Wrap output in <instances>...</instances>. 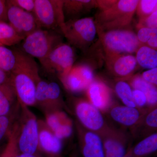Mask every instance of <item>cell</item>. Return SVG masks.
<instances>
[{
  "instance_id": "1",
  "label": "cell",
  "mask_w": 157,
  "mask_h": 157,
  "mask_svg": "<svg viewBox=\"0 0 157 157\" xmlns=\"http://www.w3.org/2000/svg\"><path fill=\"white\" fill-rule=\"evenodd\" d=\"M13 50L16 62L9 74V81L14 88L20 104L28 107L35 106L37 85L41 78L39 66L34 58L19 48Z\"/></svg>"
},
{
  "instance_id": "2",
  "label": "cell",
  "mask_w": 157,
  "mask_h": 157,
  "mask_svg": "<svg viewBox=\"0 0 157 157\" xmlns=\"http://www.w3.org/2000/svg\"><path fill=\"white\" fill-rule=\"evenodd\" d=\"M139 0L96 1L98 11L94 20L98 29L103 31L127 28L131 25Z\"/></svg>"
},
{
  "instance_id": "3",
  "label": "cell",
  "mask_w": 157,
  "mask_h": 157,
  "mask_svg": "<svg viewBox=\"0 0 157 157\" xmlns=\"http://www.w3.org/2000/svg\"><path fill=\"white\" fill-rule=\"evenodd\" d=\"M38 120L29 107L21 104L19 116L11 134L18 153H39Z\"/></svg>"
},
{
  "instance_id": "4",
  "label": "cell",
  "mask_w": 157,
  "mask_h": 157,
  "mask_svg": "<svg viewBox=\"0 0 157 157\" xmlns=\"http://www.w3.org/2000/svg\"><path fill=\"white\" fill-rule=\"evenodd\" d=\"M97 29L105 57L136 52L141 44L137 35L130 28L103 31Z\"/></svg>"
},
{
  "instance_id": "5",
  "label": "cell",
  "mask_w": 157,
  "mask_h": 157,
  "mask_svg": "<svg viewBox=\"0 0 157 157\" xmlns=\"http://www.w3.org/2000/svg\"><path fill=\"white\" fill-rule=\"evenodd\" d=\"M61 33L41 28L37 29L21 42V50L34 58L42 60L54 48L63 43Z\"/></svg>"
},
{
  "instance_id": "6",
  "label": "cell",
  "mask_w": 157,
  "mask_h": 157,
  "mask_svg": "<svg viewBox=\"0 0 157 157\" xmlns=\"http://www.w3.org/2000/svg\"><path fill=\"white\" fill-rule=\"evenodd\" d=\"M64 0H35L33 14L39 28L63 34L66 25Z\"/></svg>"
},
{
  "instance_id": "7",
  "label": "cell",
  "mask_w": 157,
  "mask_h": 157,
  "mask_svg": "<svg viewBox=\"0 0 157 157\" xmlns=\"http://www.w3.org/2000/svg\"><path fill=\"white\" fill-rule=\"evenodd\" d=\"M63 35L69 45L86 51L98 35L95 20L92 17H85L66 21Z\"/></svg>"
},
{
  "instance_id": "8",
  "label": "cell",
  "mask_w": 157,
  "mask_h": 157,
  "mask_svg": "<svg viewBox=\"0 0 157 157\" xmlns=\"http://www.w3.org/2000/svg\"><path fill=\"white\" fill-rule=\"evenodd\" d=\"M73 109L77 122L85 128L101 135L109 127L103 113L88 101L73 99Z\"/></svg>"
},
{
  "instance_id": "9",
  "label": "cell",
  "mask_w": 157,
  "mask_h": 157,
  "mask_svg": "<svg viewBox=\"0 0 157 157\" xmlns=\"http://www.w3.org/2000/svg\"><path fill=\"white\" fill-rule=\"evenodd\" d=\"M74 58L75 54L72 46L63 42L40 63L46 72L57 74L60 78L69 73L73 67Z\"/></svg>"
},
{
  "instance_id": "10",
  "label": "cell",
  "mask_w": 157,
  "mask_h": 157,
  "mask_svg": "<svg viewBox=\"0 0 157 157\" xmlns=\"http://www.w3.org/2000/svg\"><path fill=\"white\" fill-rule=\"evenodd\" d=\"M104 144V157H125L133 138L125 129L109 126L100 135Z\"/></svg>"
},
{
  "instance_id": "11",
  "label": "cell",
  "mask_w": 157,
  "mask_h": 157,
  "mask_svg": "<svg viewBox=\"0 0 157 157\" xmlns=\"http://www.w3.org/2000/svg\"><path fill=\"white\" fill-rule=\"evenodd\" d=\"M60 79L65 88L73 93L85 91L95 80L92 68L86 64L73 66L69 73Z\"/></svg>"
},
{
  "instance_id": "12",
  "label": "cell",
  "mask_w": 157,
  "mask_h": 157,
  "mask_svg": "<svg viewBox=\"0 0 157 157\" xmlns=\"http://www.w3.org/2000/svg\"><path fill=\"white\" fill-rule=\"evenodd\" d=\"M74 125L82 157H104V144L101 136L85 128L77 121L75 122Z\"/></svg>"
},
{
  "instance_id": "13",
  "label": "cell",
  "mask_w": 157,
  "mask_h": 157,
  "mask_svg": "<svg viewBox=\"0 0 157 157\" xmlns=\"http://www.w3.org/2000/svg\"><path fill=\"white\" fill-rule=\"evenodd\" d=\"M7 3L8 22L17 33L25 38L39 29L33 13Z\"/></svg>"
},
{
  "instance_id": "14",
  "label": "cell",
  "mask_w": 157,
  "mask_h": 157,
  "mask_svg": "<svg viewBox=\"0 0 157 157\" xmlns=\"http://www.w3.org/2000/svg\"><path fill=\"white\" fill-rule=\"evenodd\" d=\"M39 150L47 157H63V141L48 126L44 120L38 119Z\"/></svg>"
},
{
  "instance_id": "15",
  "label": "cell",
  "mask_w": 157,
  "mask_h": 157,
  "mask_svg": "<svg viewBox=\"0 0 157 157\" xmlns=\"http://www.w3.org/2000/svg\"><path fill=\"white\" fill-rule=\"evenodd\" d=\"M147 108L140 109L113 104L107 112L117 123L131 130L139 123Z\"/></svg>"
},
{
  "instance_id": "16",
  "label": "cell",
  "mask_w": 157,
  "mask_h": 157,
  "mask_svg": "<svg viewBox=\"0 0 157 157\" xmlns=\"http://www.w3.org/2000/svg\"><path fill=\"white\" fill-rule=\"evenodd\" d=\"M44 114L45 122L57 137L63 141L71 137L74 124L64 110H56Z\"/></svg>"
},
{
  "instance_id": "17",
  "label": "cell",
  "mask_w": 157,
  "mask_h": 157,
  "mask_svg": "<svg viewBox=\"0 0 157 157\" xmlns=\"http://www.w3.org/2000/svg\"><path fill=\"white\" fill-rule=\"evenodd\" d=\"M89 101L102 113L113 105L111 90L101 80L95 79L86 90Z\"/></svg>"
},
{
  "instance_id": "18",
  "label": "cell",
  "mask_w": 157,
  "mask_h": 157,
  "mask_svg": "<svg viewBox=\"0 0 157 157\" xmlns=\"http://www.w3.org/2000/svg\"><path fill=\"white\" fill-rule=\"evenodd\" d=\"M105 59L109 72L118 78L131 77L137 67L136 58L132 54L118 55Z\"/></svg>"
},
{
  "instance_id": "19",
  "label": "cell",
  "mask_w": 157,
  "mask_h": 157,
  "mask_svg": "<svg viewBox=\"0 0 157 157\" xmlns=\"http://www.w3.org/2000/svg\"><path fill=\"white\" fill-rule=\"evenodd\" d=\"M157 107H147L141 120L130 133L133 139H142L157 132Z\"/></svg>"
},
{
  "instance_id": "20",
  "label": "cell",
  "mask_w": 157,
  "mask_h": 157,
  "mask_svg": "<svg viewBox=\"0 0 157 157\" xmlns=\"http://www.w3.org/2000/svg\"><path fill=\"white\" fill-rule=\"evenodd\" d=\"M59 110L69 111L58 83L55 82H48L45 104L42 110L45 113Z\"/></svg>"
},
{
  "instance_id": "21",
  "label": "cell",
  "mask_w": 157,
  "mask_h": 157,
  "mask_svg": "<svg viewBox=\"0 0 157 157\" xmlns=\"http://www.w3.org/2000/svg\"><path fill=\"white\" fill-rule=\"evenodd\" d=\"M96 7V1L64 0L63 11L66 21L79 19L80 16Z\"/></svg>"
},
{
  "instance_id": "22",
  "label": "cell",
  "mask_w": 157,
  "mask_h": 157,
  "mask_svg": "<svg viewBox=\"0 0 157 157\" xmlns=\"http://www.w3.org/2000/svg\"><path fill=\"white\" fill-rule=\"evenodd\" d=\"M157 150V133L155 132L140 139L130 148L125 157H147Z\"/></svg>"
},
{
  "instance_id": "23",
  "label": "cell",
  "mask_w": 157,
  "mask_h": 157,
  "mask_svg": "<svg viewBox=\"0 0 157 157\" xmlns=\"http://www.w3.org/2000/svg\"><path fill=\"white\" fill-rule=\"evenodd\" d=\"M21 104L17 101L9 114L0 116V146L8 141L15 122L19 116Z\"/></svg>"
},
{
  "instance_id": "24",
  "label": "cell",
  "mask_w": 157,
  "mask_h": 157,
  "mask_svg": "<svg viewBox=\"0 0 157 157\" xmlns=\"http://www.w3.org/2000/svg\"><path fill=\"white\" fill-rule=\"evenodd\" d=\"M129 84L134 90L143 92L146 96L148 107H157V86L144 80L140 75H136L130 78Z\"/></svg>"
},
{
  "instance_id": "25",
  "label": "cell",
  "mask_w": 157,
  "mask_h": 157,
  "mask_svg": "<svg viewBox=\"0 0 157 157\" xmlns=\"http://www.w3.org/2000/svg\"><path fill=\"white\" fill-rule=\"evenodd\" d=\"M17 102V96L10 81L0 85V116L7 115Z\"/></svg>"
},
{
  "instance_id": "26",
  "label": "cell",
  "mask_w": 157,
  "mask_h": 157,
  "mask_svg": "<svg viewBox=\"0 0 157 157\" xmlns=\"http://www.w3.org/2000/svg\"><path fill=\"white\" fill-rule=\"evenodd\" d=\"M137 63L142 68L151 69L157 66V51L145 45H141L136 52Z\"/></svg>"
},
{
  "instance_id": "27",
  "label": "cell",
  "mask_w": 157,
  "mask_h": 157,
  "mask_svg": "<svg viewBox=\"0 0 157 157\" xmlns=\"http://www.w3.org/2000/svg\"><path fill=\"white\" fill-rule=\"evenodd\" d=\"M24 39L9 23L0 21V45L14 46L21 43Z\"/></svg>"
},
{
  "instance_id": "28",
  "label": "cell",
  "mask_w": 157,
  "mask_h": 157,
  "mask_svg": "<svg viewBox=\"0 0 157 157\" xmlns=\"http://www.w3.org/2000/svg\"><path fill=\"white\" fill-rule=\"evenodd\" d=\"M115 91L124 106L137 107L133 101L132 87L128 83L124 80L118 81L115 85Z\"/></svg>"
},
{
  "instance_id": "29",
  "label": "cell",
  "mask_w": 157,
  "mask_h": 157,
  "mask_svg": "<svg viewBox=\"0 0 157 157\" xmlns=\"http://www.w3.org/2000/svg\"><path fill=\"white\" fill-rule=\"evenodd\" d=\"M15 62L16 57L14 51L0 45V69L10 74Z\"/></svg>"
},
{
  "instance_id": "30",
  "label": "cell",
  "mask_w": 157,
  "mask_h": 157,
  "mask_svg": "<svg viewBox=\"0 0 157 157\" xmlns=\"http://www.w3.org/2000/svg\"><path fill=\"white\" fill-rule=\"evenodd\" d=\"M156 11H157V0H139L136 11L139 20L148 17Z\"/></svg>"
},
{
  "instance_id": "31",
  "label": "cell",
  "mask_w": 157,
  "mask_h": 157,
  "mask_svg": "<svg viewBox=\"0 0 157 157\" xmlns=\"http://www.w3.org/2000/svg\"><path fill=\"white\" fill-rule=\"evenodd\" d=\"M18 154L14 140L10 136L7 142L0 146V157H18Z\"/></svg>"
},
{
  "instance_id": "32",
  "label": "cell",
  "mask_w": 157,
  "mask_h": 157,
  "mask_svg": "<svg viewBox=\"0 0 157 157\" xmlns=\"http://www.w3.org/2000/svg\"><path fill=\"white\" fill-rule=\"evenodd\" d=\"M157 34V29L140 28L136 34L137 39L142 45H145L150 38L155 34Z\"/></svg>"
},
{
  "instance_id": "33",
  "label": "cell",
  "mask_w": 157,
  "mask_h": 157,
  "mask_svg": "<svg viewBox=\"0 0 157 157\" xmlns=\"http://www.w3.org/2000/svg\"><path fill=\"white\" fill-rule=\"evenodd\" d=\"M137 27L138 29L140 28L157 29V11H155L148 17L139 20Z\"/></svg>"
},
{
  "instance_id": "34",
  "label": "cell",
  "mask_w": 157,
  "mask_h": 157,
  "mask_svg": "<svg viewBox=\"0 0 157 157\" xmlns=\"http://www.w3.org/2000/svg\"><path fill=\"white\" fill-rule=\"evenodd\" d=\"M7 2L25 11L33 13L35 9V0H9Z\"/></svg>"
},
{
  "instance_id": "35",
  "label": "cell",
  "mask_w": 157,
  "mask_h": 157,
  "mask_svg": "<svg viewBox=\"0 0 157 157\" xmlns=\"http://www.w3.org/2000/svg\"><path fill=\"white\" fill-rule=\"evenodd\" d=\"M132 97L136 107L140 109H144L147 105L146 96L143 92L137 90H132Z\"/></svg>"
},
{
  "instance_id": "36",
  "label": "cell",
  "mask_w": 157,
  "mask_h": 157,
  "mask_svg": "<svg viewBox=\"0 0 157 157\" xmlns=\"http://www.w3.org/2000/svg\"><path fill=\"white\" fill-rule=\"evenodd\" d=\"M144 80L157 86V68H153L144 71L140 75Z\"/></svg>"
},
{
  "instance_id": "37",
  "label": "cell",
  "mask_w": 157,
  "mask_h": 157,
  "mask_svg": "<svg viewBox=\"0 0 157 157\" xmlns=\"http://www.w3.org/2000/svg\"><path fill=\"white\" fill-rule=\"evenodd\" d=\"M0 21L8 22L7 1L0 0Z\"/></svg>"
},
{
  "instance_id": "38",
  "label": "cell",
  "mask_w": 157,
  "mask_h": 157,
  "mask_svg": "<svg viewBox=\"0 0 157 157\" xmlns=\"http://www.w3.org/2000/svg\"><path fill=\"white\" fill-rule=\"evenodd\" d=\"M145 45L150 48L157 50V34L152 36L145 44Z\"/></svg>"
},
{
  "instance_id": "39",
  "label": "cell",
  "mask_w": 157,
  "mask_h": 157,
  "mask_svg": "<svg viewBox=\"0 0 157 157\" xmlns=\"http://www.w3.org/2000/svg\"><path fill=\"white\" fill-rule=\"evenodd\" d=\"M9 81V74L0 69V85Z\"/></svg>"
},
{
  "instance_id": "40",
  "label": "cell",
  "mask_w": 157,
  "mask_h": 157,
  "mask_svg": "<svg viewBox=\"0 0 157 157\" xmlns=\"http://www.w3.org/2000/svg\"><path fill=\"white\" fill-rule=\"evenodd\" d=\"M18 157H47L41 154L40 153L34 154H19L18 155Z\"/></svg>"
},
{
  "instance_id": "41",
  "label": "cell",
  "mask_w": 157,
  "mask_h": 157,
  "mask_svg": "<svg viewBox=\"0 0 157 157\" xmlns=\"http://www.w3.org/2000/svg\"><path fill=\"white\" fill-rule=\"evenodd\" d=\"M79 157L77 155H75V154H73V155H72L71 156V157Z\"/></svg>"
}]
</instances>
